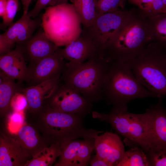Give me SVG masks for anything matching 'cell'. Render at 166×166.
<instances>
[{"label": "cell", "mask_w": 166, "mask_h": 166, "mask_svg": "<svg viewBox=\"0 0 166 166\" xmlns=\"http://www.w3.org/2000/svg\"><path fill=\"white\" fill-rule=\"evenodd\" d=\"M148 97L159 98L138 81L127 63L107 61L101 100L112 105V110L127 111L128 104L130 101Z\"/></svg>", "instance_id": "6da1fadb"}, {"label": "cell", "mask_w": 166, "mask_h": 166, "mask_svg": "<svg viewBox=\"0 0 166 166\" xmlns=\"http://www.w3.org/2000/svg\"><path fill=\"white\" fill-rule=\"evenodd\" d=\"M0 68L13 80L21 82L30 80V69L26 66L22 44H17L14 49L0 55Z\"/></svg>", "instance_id": "9a60e30c"}, {"label": "cell", "mask_w": 166, "mask_h": 166, "mask_svg": "<svg viewBox=\"0 0 166 166\" xmlns=\"http://www.w3.org/2000/svg\"><path fill=\"white\" fill-rule=\"evenodd\" d=\"M21 1V2L22 3V4L23 3V2H24V0H20Z\"/></svg>", "instance_id": "8d00e7d4"}, {"label": "cell", "mask_w": 166, "mask_h": 166, "mask_svg": "<svg viewBox=\"0 0 166 166\" xmlns=\"http://www.w3.org/2000/svg\"><path fill=\"white\" fill-rule=\"evenodd\" d=\"M166 11V0H162Z\"/></svg>", "instance_id": "d590c367"}, {"label": "cell", "mask_w": 166, "mask_h": 166, "mask_svg": "<svg viewBox=\"0 0 166 166\" xmlns=\"http://www.w3.org/2000/svg\"><path fill=\"white\" fill-rule=\"evenodd\" d=\"M27 105V101L25 95L20 91L17 92L13 97L11 102V109L14 111L20 112Z\"/></svg>", "instance_id": "f1b7e54d"}, {"label": "cell", "mask_w": 166, "mask_h": 166, "mask_svg": "<svg viewBox=\"0 0 166 166\" xmlns=\"http://www.w3.org/2000/svg\"><path fill=\"white\" fill-rule=\"evenodd\" d=\"M107 61L99 57L79 64L65 63L61 80L92 103L101 100Z\"/></svg>", "instance_id": "5b68a950"}, {"label": "cell", "mask_w": 166, "mask_h": 166, "mask_svg": "<svg viewBox=\"0 0 166 166\" xmlns=\"http://www.w3.org/2000/svg\"><path fill=\"white\" fill-rule=\"evenodd\" d=\"M52 0H37L34 8L28 12L27 15L30 18H35L41 10L49 5Z\"/></svg>", "instance_id": "f546056e"}, {"label": "cell", "mask_w": 166, "mask_h": 166, "mask_svg": "<svg viewBox=\"0 0 166 166\" xmlns=\"http://www.w3.org/2000/svg\"><path fill=\"white\" fill-rule=\"evenodd\" d=\"M147 16L153 41L166 48V13Z\"/></svg>", "instance_id": "cb8c5ba5"}, {"label": "cell", "mask_w": 166, "mask_h": 166, "mask_svg": "<svg viewBox=\"0 0 166 166\" xmlns=\"http://www.w3.org/2000/svg\"><path fill=\"white\" fill-rule=\"evenodd\" d=\"M20 88L1 70L0 73V113L3 116L11 109V102L15 94Z\"/></svg>", "instance_id": "44dd1931"}, {"label": "cell", "mask_w": 166, "mask_h": 166, "mask_svg": "<svg viewBox=\"0 0 166 166\" xmlns=\"http://www.w3.org/2000/svg\"><path fill=\"white\" fill-rule=\"evenodd\" d=\"M72 3L83 26V29L88 27L96 17L95 0H70Z\"/></svg>", "instance_id": "603a6c76"}, {"label": "cell", "mask_w": 166, "mask_h": 166, "mask_svg": "<svg viewBox=\"0 0 166 166\" xmlns=\"http://www.w3.org/2000/svg\"><path fill=\"white\" fill-rule=\"evenodd\" d=\"M94 146L96 155L107 161L110 166H117L125 152L119 136L111 132L98 135L95 139Z\"/></svg>", "instance_id": "4fadbf2b"}, {"label": "cell", "mask_w": 166, "mask_h": 166, "mask_svg": "<svg viewBox=\"0 0 166 166\" xmlns=\"http://www.w3.org/2000/svg\"><path fill=\"white\" fill-rule=\"evenodd\" d=\"M126 0H95L98 13L112 12L123 8Z\"/></svg>", "instance_id": "484cf974"}, {"label": "cell", "mask_w": 166, "mask_h": 166, "mask_svg": "<svg viewBox=\"0 0 166 166\" xmlns=\"http://www.w3.org/2000/svg\"><path fill=\"white\" fill-rule=\"evenodd\" d=\"M7 0H0V16L2 17L5 13Z\"/></svg>", "instance_id": "1f68e13d"}, {"label": "cell", "mask_w": 166, "mask_h": 166, "mask_svg": "<svg viewBox=\"0 0 166 166\" xmlns=\"http://www.w3.org/2000/svg\"><path fill=\"white\" fill-rule=\"evenodd\" d=\"M92 117L109 123L117 132L132 143L140 146L147 154L152 149L148 113L135 114L112 110L108 113L94 111Z\"/></svg>", "instance_id": "52a82bcc"}, {"label": "cell", "mask_w": 166, "mask_h": 166, "mask_svg": "<svg viewBox=\"0 0 166 166\" xmlns=\"http://www.w3.org/2000/svg\"><path fill=\"white\" fill-rule=\"evenodd\" d=\"M68 0H52L49 5L53 6L58 4L67 3Z\"/></svg>", "instance_id": "d6a6232c"}, {"label": "cell", "mask_w": 166, "mask_h": 166, "mask_svg": "<svg viewBox=\"0 0 166 166\" xmlns=\"http://www.w3.org/2000/svg\"><path fill=\"white\" fill-rule=\"evenodd\" d=\"M61 75L25 88L20 91L25 96L27 108L31 113L39 111L53 95L61 80Z\"/></svg>", "instance_id": "5bb4252c"}, {"label": "cell", "mask_w": 166, "mask_h": 166, "mask_svg": "<svg viewBox=\"0 0 166 166\" xmlns=\"http://www.w3.org/2000/svg\"><path fill=\"white\" fill-rule=\"evenodd\" d=\"M94 139L72 140L61 147V153L55 166H85L95 149Z\"/></svg>", "instance_id": "8fae6325"}, {"label": "cell", "mask_w": 166, "mask_h": 166, "mask_svg": "<svg viewBox=\"0 0 166 166\" xmlns=\"http://www.w3.org/2000/svg\"><path fill=\"white\" fill-rule=\"evenodd\" d=\"M89 163L91 166H110L109 163L96 155L91 158Z\"/></svg>", "instance_id": "4dcf8cb0"}, {"label": "cell", "mask_w": 166, "mask_h": 166, "mask_svg": "<svg viewBox=\"0 0 166 166\" xmlns=\"http://www.w3.org/2000/svg\"><path fill=\"white\" fill-rule=\"evenodd\" d=\"M59 49L64 59L70 63H80L101 57L91 39L82 31L77 39Z\"/></svg>", "instance_id": "7c38bea8"}, {"label": "cell", "mask_w": 166, "mask_h": 166, "mask_svg": "<svg viewBox=\"0 0 166 166\" xmlns=\"http://www.w3.org/2000/svg\"><path fill=\"white\" fill-rule=\"evenodd\" d=\"M32 0H24L22 4L23 12H27L28 8Z\"/></svg>", "instance_id": "836d02e7"}, {"label": "cell", "mask_w": 166, "mask_h": 166, "mask_svg": "<svg viewBox=\"0 0 166 166\" xmlns=\"http://www.w3.org/2000/svg\"><path fill=\"white\" fill-rule=\"evenodd\" d=\"M136 9H122L110 12L98 13L87 28L82 31L91 39L102 57L105 49L134 14Z\"/></svg>", "instance_id": "ba28073f"}, {"label": "cell", "mask_w": 166, "mask_h": 166, "mask_svg": "<svg viewBox=\"0 0 166 166\" xmlns=\"http://www.w3.org/2000/svg\"><path fill=\"white\" fill-rule=\"evenodd\" d=\"M27 13L23 12L18 20L10 26L5 33L0 34V55L11 50L15 43L22 44L29 40L36 29L41 26L42 20L31 19L28 16Z\"/></svg>", "instance_id": "30bf717a"}, {"label": "cell", "mask_w": 166, "mask_h": 166, "mask_svg": "<svg viewBox=\"0 0 166 166\" xmlns=\"http://www.w3.org/2000/svg\"><path fill=\"white\" fill-rule=\"evenodd\" d=\"M30 158L16 136H0V166H25Z\"/></svg>", "instance_id": "e0dca14e"}, {"label": "cell", "mask_w": 166, "mask_h": 166, "mask_svg": "<svg viewBox=\"0 0 166 166\" xmlns=\"http://www.w3.org/2000/svg\"><path fill=\"white\" fill-rule=\"evenodd\" d=\"M34 114L36 116L37 127L50 145L58 143L61 147L79 138L95 139L103 132L85 128L83 116L57 111L46 105Z\"/></svg>", "instance_id": "3957f363"}, {"label": "cell", "mask_w": 166, "mask_h": 166, "mask_svg": "<svg viewBox=\"0 0 166 166\" xmlns=\"http://www.w3.org/2000/svg\"><path fill=\"white\" fill-rule=\"evenodd\" d=\"M117 166H150L148 156L141 148L134 147L125 151Z\"/></svg>", "instance_id": "d4e9b609"}, {"label": "cell", "mask_w": 166, "mask_h": 166, "mask_svg": "<svg viewBox=\"0 0 166 166\" xmlns=\"http://www.w3.org/2000/svg\"><path fill=\"white\" fill-rule=\"evenodd\" d=\"M64 60L58 48L30 69V80L36 85L61 75L65 67Z\"/></svg>", "instance_id": "2e32d148"}, {"label": "cell", "mask_w": 166, "mask_h": 166, "mask_svg": "<svg viewBox=\"0 0 166 166\" xmlns=\"http://www.w3.org/2000/svg\"><path fill=\"white\" fill-rule=\"evenodd\" d=\"M153 41L148 17L138 8L104 50L102 56L107 61L127 62Z\"/></svg>", "instance_id": "7a4b0ae2"}, {"label": "cell", "mask_w": 166, "mask_h": 166, "mask_svg": "<svg viewBox=\"0 0 166 166\" xmlns=\"http://www.w3.org/2000/svg\"><path fill=\"white\" fill-rule=\"evenodd\" d=\"M22 44L25 56H27L33 65L54 53L58 48V46L46 36L42 30Z\"/></svg>", "instance_id": "d6986e66"}, {"label": "cell", "mask_w": 166, "mask_h": 166, "mask_svg": "<svg viewBox=\"0 0 166 166\" xmlns=\"http://www.w3.org/2000/svg\"><path fill=\"white\" fill-rule=\"evenodd\" d=\"M159 98L156 104L146 111L149 116L152 149L166 148V109L162 105V98Z\"/></svg>", "instance_id": "ac0fdd59"}, {"label": "cell", "mask_w": 166, "mask_h": 166, "mask_svg": "<svg viewBox=\"0 0 166 166\" xmlns=\"http://www.w3.org/2000/svg\"><path fill=\"white\" fill-rule=\"evenodd\" d=\"M45 105L57 111L85 117L90 112L93 103L79 92L60 81Z\"/></svg>", "instance_id": "9c48e42d"}, {"label": "cell", "mask_w": 166, "mask_h": 166, "mask_svg": "<svg viewBox=\"0 0 166 166\" xmlns=\"http://www.w3.org/2000/svg\"><path fill=\"white\" fill-rule=\"evenodd\" d=\"M44 9L41 26L46 36L57 46H65L79 36L82 24L72 4L49 6Z\"/></svg>", "instance_id": "8992f818"}, {"label": "cell", "mask_w": 166, "mask_h": 166, "mask_svg": "<svg viewBox=\"0 0 166 166\" xmlns=\"http://www.w3.org/2000/svg\"><path fill=\"white\" fill-rule=\"evenodd\" d=\"M147 155L150 166H166V148H153Z\"/></svg>", "instance_id": "83f0119b"}, {"label": "cell", "mask_w": 166, "mask_h": 166, "mask_svg": "<svg viewBox=\"0 0 166 166\" xmlns=\"http://www.w3.org/2000/svg\"><path fill=\"white\" fill-rule=\"evenodd\" d=\"M19 7V0H7L5 13L2 17V22L1 24V28L9 26L13 23Z\"/></svg>", "instance_id": "4316f807"}, {"label": "cell", "mask_w": 166, "mask_h": 166, "mask_svg": "<svg viewBox=\"0 0 166 166\" xmlns=\"http://www.w3.org/2000/svg\"><path fill=\"white\" fill-rule=\"evenodd\" d=\"M61 153L60 145L58 143L52 144L33 156L25 166H52Z\"/></svg>", "instance_id": "7402d4cb"}, {"label": "cell", "mask_w": 166, "mask_h": 166, "mask_svg": "<svg viewBox=\"0 0 166 166\" xmlns=\"http://www.w3.org/2000/svg\"><path fill=\"white\" fill-rule=\"evenodd\" d=\"M15 136L30 158L50 144L35 128L29 124L21 126Z\"/></svg>", "instance_id": "ffe728a7"}, {"label": "cell", "mask_w": 166, "mask_h": 166, "mask_svg": "<svg viewBox=\"0 0 166 166\" xmlns=\"http://www.w3.org/2000/svg\"><path fill=\"white\" fill-rule=\"evenodd\" d=\"M128 1L131 3L135 5L136 2L138 0H127Z\"/></svg>", "instance_id": "e575fe53"}, {"label": "cell", "mask_w": 166, "mask_h": 166, "mask_svg": "<svg viewBox=\"0 0 166 166\" xmlns=\"http://www.w3.org/2000/svg\"><path fill=\"white\" fill-rule=\"evenodd\" d=\"M135 77L159 98L166 96V48L155 41L127 62Z\"/></svg>", "instance_id": "277c9868"}]
</instances>
